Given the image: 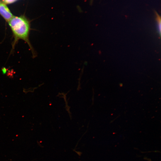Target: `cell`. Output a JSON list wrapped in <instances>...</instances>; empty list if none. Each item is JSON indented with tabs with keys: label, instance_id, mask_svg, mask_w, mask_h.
<instances>
[{
	"label": "cell",
	"instance_id": "cell-1",
	"mask_svg": "<svg viewBox=\"0 0 161 161\" xmlns=\"http://www.w3.org/2000/svg\"><path fill=\"white\" fill-rule=\"evenodd\" d=\"M8 22L14 38L13 48L18 40L21 39L27 43L32 50L29 38L30 28V21L24 16H13Z\"/></svg>",
	"mask_w": 161,
	"mask_h": 161
},
{
	"label": "cell",
	"instance_id": "cell-2",
	"mask_svg": "<svg viewBox=\"0 0 161 161\" xmlns=\"http://www.w3.org/2000/svg\"><path fill=\"white\" fill-rule=\"evenodd\" d=\"M0 15L7 22L13 16L6 4L2 2L0 4Z\"/></svg>",
	"mask_w": 161,
	"mask_h": 161
},
{
	"label": "cell",
	"instance_id": "cell-3",
	"mask_svg": "<svg viewBox=\"0 0 161 161\" xmlns=\"http://www.w3.org/2000/svg\"><path fill=\"white\" fill-rule=\"evenodd\" d=\"M157 20L158 32L160 35H161V18L160 16L155 12Z\"/></svg>",
	"mask_w": 161,
	"mask_h": 161
},
{
	"label": "cell",
	"instance_id": "cell-4",
	"mask_svg": "<svg viewBox=\"0 0 161 161\" xmlns=\"http://www.w3.org/2000/svg\"><path fill=\"white\" fill-rule=\"evenodd\" d=\"M18 0H2V2L7 4H10L14 3Z\"/></svg>",
	"mask_w": 161,
	"mask_h": 161
},
{
	"label": "cell",
	"instance_id": "cell-5",
	"mask_svg": "<svg viewBox=\"0 0 161 161\" xmlns=\"http://www.w3.org/2000/svg\"><path fill=\"white\" fill-rule=\"evenodd\" d=\"M2 2V1L0 0V4Z\"/></svg>",
	"mask_w": 161,
	"mask_h": 161
}]
</instances>
